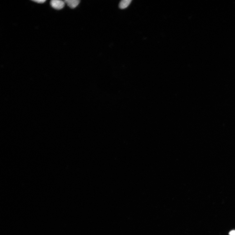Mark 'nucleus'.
Segmentation results:
<instances>
[{
    "mask_svg": "<svg viewBox=\"0 0 235 235\" xmlns=\"http://www.w3.org/2000/svg\"><path fill=\"white\" fill-rule=\"evenodd\" d=\"M230 235H235V230H232L229 233Z\"/></svg>",
    "mask_w": 235,
    "mask_h": 235,
    "instance_id": "5",
    "label": "nucleus"
},
{
    "mask_svg": "<svg viewBox=\"0 0 235 235\" xmlns=\"http://www.w3.org/2000/svg\"><path fill=\"white\" fill-rule=\"evenodd\" d=\"M132 2V0H123L120 2L119 7L121 9H124L129 6Z\"/></svg>",
    "mask_w": 235,
    "mask_h": 235,
    "instance_id": "3",
    "label": "nucleus"
},
{
    "mask_svg": "<svg viewBox=\"0 0 235 235\" xmlns=\"http://www.w3.org/2000/svg\"><path fill=\"white\" fill-rule=\"evenodd\" d=\"M51 4L54 9L57 10H60L64 7L65 2L59 0H52L51 2Z\"/></svg>",
    "mask_w": 235,
    "mask_h": 235,
    "instance_id": "1",
    "label": "nucleus"
},
{
    "mask_svg": "<svg viewBox=\"0 0 235 235\" xmlns=\"http://www.w3.org/2000/svg\"><path fill=\"white\" fill-rule=\"evenodd\" d=\"M32 1L38 3H43L46 2V0H34Z\"/></svg>",
    "mask_w": 235,
    "mask_h": 235,
    "instance_id": "4",
    "label": "nucleus"
},
{
    "mask_svg": "<svg viewBox=\"0 0 235 235\" xmlns=\"http://www.w3.org/2000/svg\"><path fill=\"white\" fill-rule=\"evenodd\" d=\"M64 2L70 8L74 9L78 5L80 1L79 0H66Z\"/></svg>",
    "mask_w": 235,
    "mask_h": 235,
    "instance_id": "2",
    "label": "nucleus"
}]
</instances>
